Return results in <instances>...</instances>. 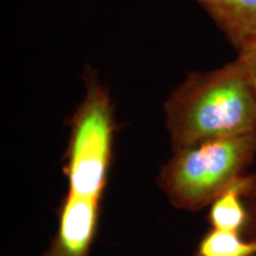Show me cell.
<instances>
[{"label":"cell","mask_w":256,"mask_h":256,"mask_svg":"<svg viewBox=\"0 0 256 256\" xmlns=\"http://www.w3.org/2000/svg\"><path fill=\"white\" fill-rule=\"evenodd\" d=\"M244 202L247 206L248 220L244 232H243V236L252 241H256V174L250 188L246 194Z\"/></svg>","instance_id":"ba28073f"},{"label":"cell","mask_w":256,"mask_h":256,"mask_svg":"<svg viewBox=\"0 0 256 256\" xmlns=\"http://www.w3.org/2000/svg\"><path fill=\"white\" fill-rule=\"evenodd\" d=\"M256 241L242 234L211 228L198 242L194 256H255Z\"/></svg>","instance_id":"8992f818"},{"label":"cell","mask_w":256,"mask_h":256,"mask_svg":"<svg viewBox=\"0 0 256 256\" xmlns=\"http://www.w3.org/2000/svg\"><path fill=\"white\" fill-rule=\"evenodd\" d=\"M256 158V134L208 140L172 152L156 184L171 206L198 212L209 208Z\"/></svg>","instance_id":"3957f363"},{"label":"cell","mask_w":256,"mask_h":256,"mask_svg":"<svg viewBox=\"0 0 256 256\" xmlns=\"http://www.w3.org/2000/svg\"><path fill=\"white\" fill-rule=\"evenodd\" d=\"M238 51L256 40V0H194Z\"/></svg>","instance_id":"277c9868"},{"label":"cell","mask_w":256,"mask_h":256,"mask_svg":"<svg viewBox=\"0 0 256 256\" xmlns=\"http://www.w3.org/2000/svg\"><path fill=\"white\" fill-rule=\"evenodd\" d=\"M84 95L70 115L63 172L68 188L63 200L102 208L110 182L118 124L107 86L87 66L83 72Z\"/></svg>","instance_id":"7a4b0ae2"},{"label":"cell","mask_w":256,"mask_h":256,"mask_svg":"<svg viewBox=\"0 0 256 256\" xmlns=\"http://www.w3.org/2000/svg\"><path fill=\"white\" fill-rule=\"evenodd\" d=\"M256 94V40L249 42L238 51V58Z\"/></svg>","instance_id":"52a82bcc"},{"label":"cell","mask_w":256,"mask_h":256,"mask_svg":"<svg viewBox=\"0 0 256 256\" xmlns=\"http://www.w3.org/2000/svg\"><path fill=\"white\" fill-rule=\"evenodd\" d=\"M255 174H246L236 179L211 203L208 222L212 229L229 230L243 235L248 220L244 197L254 180Z\"/></svg>","instance_id":"5b68a950"},{"label":"cell","mask_w":256,"mask_h":256,"mask_svg":"<svg viewBox=\"0 0 256 256\" xmlns=\"http://www.w3.org/2000/svg\"><path fill=\"white\" fill-rule=\"evenodd\" d=\"M164 122L172 152L256 134V94L238 60L188 72L164 102Z\"/></svg>","instance_id":"6da1fadb"}]
</instances>
